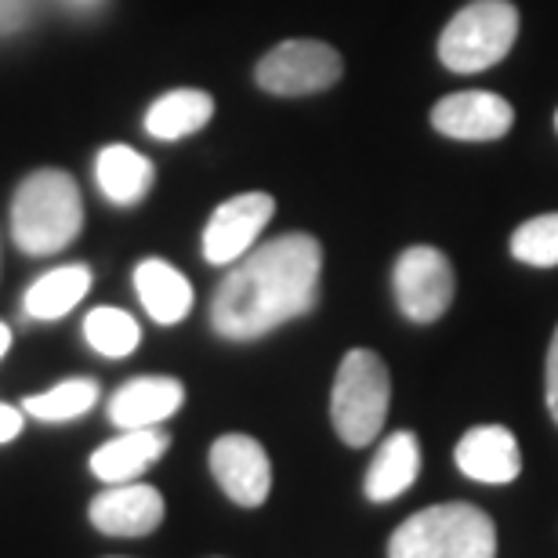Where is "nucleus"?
<instances>
[{"label":"nucleus","mask_w":558,"mask_h":558,"mask_svg":"<svg viewBox=\"0 0 558 558\" xmlns=\"http://www.w3.org/2000/svg\"><path fill=\"white\" fill-rule=\"evenodd\" d=\"M323 247L308 232H287L243 254L210 301V323L229 341H254L308 316L319 301Z\"/></svg>","instance_id":"obj_1"},{"label":"nucleus","mask_w":558,"mask_h":558,"mask_svg":"<svg viewBox=\"0 0 558 558\" xmlns=\"http://www.w3.org/2000/svg\"><path fill=\"white\" fill-rule=\"evenodd\" d=\"M84 226V204L81 189L65 171L44 167L33 171L26 182L19 185L15 199H11V236H15L19 251L44 258V254H59L76 240Z\"/></svg>","instance_id":"obj_2"},{"label":"nucleus","mask_w":558,"mask_h":558,"mask_svg":"<svg viewBox=\"0 0 558 558\" xmlns=\"http://www.w3.org/2000/svg\"><path fill=\"white\" fill-rule=\"evenodd\" d=\"M388 558H497V530L475 505H435L392 533Z\"/></svg>","instance_id":"obj_3"},{"label":"nucleus","mask_w":558,"mask_h":558,"mask_svg":"<svg viewBox=\"0 0 558 558\" xmlns=\"http://www.w3.org/2000/svg\"><path fill=\"white\" fill-rule=\"evenodd\" d=\"M388 399H392V381L385 360L371 349H352L341 360L330 392V421L341 442L371 446L385 428Z\"/></svg>","instance_id":"obj_4"},{"label":"nucleus","mask_w":558,"mask_h":558,"mask_svg":"<svg viewBox=\"0 0 558 558\" xmlns=\"http://www.w3.org/2000/svg\"><path fill=\"white\" fill-rule=\"evenodd\" d=\"M519 37V8L508 0H475L457 11L439 37V59L453 73H483L511 51Z\"/></svg>","instance_id":"obj_5"},{"label":"nucleus","mask_w":558,"mask_h":558,"mask_svg":"<svg viewBox=\"0 0 558 558\" xmlns=\"http://www.w3.org/2000/svg\"><path fill=\"white\" fill-rule=\"evenodd\" d=\"M341 54L323 40H283L258 62V87L279 98L327 92L341 81Z\"/></svg>","instance_id":"obj_6"},{"label":"nucleus","mask_w":558,"mask_h":558,"mask_svg":"<svg viewBox=\"0 0 558 558\" xmlns=\"http://www.w3.org/2000/svg\"><path fill=\"white\" fill-rule=\"evenodd\" d=\"M392 287H396V301L399 312L414 323H435L446 316L453 301V269L450 258L435 247H410L399 254L396 272H392Z\"/></svg>","instance_id":"obj_7"},{"label":"nucleus","mask_w":558,"mask_h":558,"mask_svg":"<svg viewBox=\"0 0 558 558\" xmlns=\"http://www.w3.org/2000/svg\"><path fill=\"white\" fill-rule=\"evenodd\" d=\"M276 199L269 193H240L226 199L204 229V258L210 265H236L254 251L262 229L272 221Z\"/></svg>","instance_id":"obj_8"},{"label":"nucleus","mask_w":558,"mask_h":558,"mask_svg":"<svg viewBox=\"0 0 558 558\" xmlns=\"http://www.w3.org/2000/svg\"><path fill=\"white\" fill-rule=\"evenodd\" d=\"M210 475L226 489V497L240 508H258L265 505L272 489V464L269 453L258 439L251 435H221L210 446Z\"/></svg>","instance_id":"obj_9"},{"label":"nucleus","mask_w":558,"mask_h":558,"mask_svg":"<svg viewBox=\"0 0 558 558\" xmlns=\"http://www.w3.org/2000/svg\"><path fill=\"white\" fill-rule=\"evenodd\" d=\"M511 106L494 92H457L432 109V128L457 142H494L511 131Z\"/></svg>","instance_id":"obj_10"},{"label":"nucleus","mask_w":558,"mask_h":558,"mask_svg":"<svg viewBox=\"0 0 558 558\" xmlns=\"http://www.w3.org/2000/svg\"><path fill=\"white\" fill-rule=\"evenodd\" d=\"M87 515H92V526L106 537H149L163 522V497L156 486L120 483L98 494Z\"/></svg>","instance_id":"obj_11"},{"label":"nucleus","mask_w":558,"mask_h":558,"mask_svg":"<svg viewBox=\"0 0 558 558\" xmlns=\"http://www.w3.org/2000/svg\"><path fill=\"white\" fill-rule=\"evenodd\" d=\"M457 468L486 486H505L515 483L522 472V453L519 442L505 424H478V428L464 432V439L457 442Z\"/></svg>","instance_id":"obj_12"},{"label":"nucleus","mask_w":558,"mask_h":558,"mask_svg":"<svg viewBox=\"0 0 558 558\" xmlns=\"http://www.w3.org/2000/svg\"><path fill=\"white\" fill-rule=\"evenodd\" d=\"M185 403V388L174 377H131L109 399V421L120 432L131 428H160Z\"/></svg>","instance_id":"obj_13"},{"label":"nucleus","mask_w":558,"mask_h":558,"mask_svg":"<svg viewBox=\"0 0 558 558\" xmlns=\"http://www.w3.org/2000/svg\"><path fill=\"white\" fill-rule=\"evenodd\" d=\"M171 446V435L163 428H131L120 439L102 442L92 453V472L109 486L135 483L149 464H156Z\"/></svg>","instance_id":"obj_14"},{"label":"nucleus","mask_w":558,"mask_h":558,"mask_svg":"<svg viewBox=\"0 0 558 558\" xmlns=\"http://www.w3.org/2000/svg\"><path fill=\"white\" fill-rule=\"evenodd\" d=\"M421 475V446L414 432H392L388 439L377 446L371 468H366V497L374 505L396 500L399 494H407Z\"/></svg>","instance_id":"obj_15"},{"label":"nucleus","mask_w":558,"mask_h":558,"mask_svg":"<svg viewBox=\"0 0 558 558\" xmlns=\"http://www.w3.org/2000/svg\"><path fill=\"white\" fill-rule=\"evenodd\" d=\"M135 290H138V301L145 305V312H149L156 323H163V327L182 323L189 312H193V283L163 258L138 262Z\"/></svg>","instance_id":"obj_16"},{"label":"nucleus","mask_w":558,"mask_h":558,"mask_svg":"<svg viewBox=\"0 0 558 558\" xmlns=\"http://www.w3.org/2000/svg\"><path fill=\"white\" fill-rule=\"evenodd\" d=\"M210 117H215V98L199 92V87H178V92H167L149 106L145 131L160 142H178L207 128Z\"/></svg>","instance_id":"obj_17"},{"label":"nucleus","mask_w":558,"mask_h":558,"mask_svg":"<svg viewBox=\"0 0 558 558\" xmlns=\"http://www.w3.org/2000/svg\"><path fill=\"white\" fill-rule=\"evenodd\" d=\"M95 182L109 204L131 207L153 189V160H145L131 145H106L95 160Z\"/></svg>","instance_id":"obj_18"},{"label":"nucleus","mask_w":558,"mask_h":558,"mask_svg":"<svg viewBox=\"0 0 558 558\" xmlns=\"http://www.w3.org/2000/svg\"><path fill=\"white\" fill-rule=\"evenodd\" d=\"M87 290H92V269L87 265H62V269L44 272L26 290L22 305H26V316L33 319H59L81 305Z\"/></svg>","instance_id":"obj_19"},{"label":"nucleus","mask_w":558,"mask_h":558,"mask_svg":"<svg viewBox=\"0 0 558 558\" xmlns=\"http://www.w3.org/2000/svg\"><path fill=\"white\" fill-rule=\"evenodd\" d=\"M84 338H87V344H92L98 355H106V360H124V355H131V352L138 349L142 330H138V323H135L131 312L102 305V308L87 312Z\"/></svg>","instance_id":"obj_20"},{"label":"nucleus","mask_w":558,"mask_h":558,"mask_svg":"<svg viewBox=\"0 0 558 558\" xmlns=\"http://www.w3.org/2000/svg\"><path fill=\"white\" fill-rule=\"evenodd\" d=\"M95 403H98V381H92V377H70V381L54 385L51 392L29 396L22 403V414L37 421H73L87 414Z\"/></svg>","instance_id":"obj_21"},{"label":"nucleus","mask_w":558,"mask_h":558,"mask_svg":"<svg viewBox=\"0 0 558 558\" xmlns=\"http://www.w3.org/2000/svg\"><path fill=\"white\" fill-rule=\"evenodd\" d=\"M511 254L537 269H555L558 265V215L530 218L511 232Z\"/></svg>","instance_id":"obj_22"},{"label":"nucleus","mask_w":558,"mask_h":558,"mask_svg":"<svg viewBox=\"0 0 558 558\" xmlns=\"http://www.w3.org/2000/svg\"><path fill=\"white\" fill-rule=\"evenodd\" d=\"M29 11H33V0H0V37L19 33L26 26Z\"/></svg>","instance_id":"obj_23"},{"label":"nucleus","mask_w":558,"mask_h":558,"mask_svg":"<svg viewBox=\"0 0 558 558\" xmlns=\"http://www.w3.org/2000/svg\"><path fill=\"white\" fill-rule=\"evenodd\" d=\"M22 424H26V414H22V410L8 407V403H0V442L19 439Z\"/></svg>","instance_id":"obj_24"},{"label":"nucleus","mask_w":558,"mask_h":558,"mask_svg":"<svg viewBox=\"0 0 558 558\" xmlns=\"http://www.w3.org/2000/svg\"><path fill=\"white\" fill-rule=\"evenodd\" d=\"M548 410L558 424V330H555L551 349H548Z\"/></svg>","instance_id":"obj_25"},{"label":"nucleus","mask_w":558,"mask_h":558,"mask_svg":"<svg viewBox=\"0 0 558 558\" xmlns=\"http://www.w3.org/2000/svg\"><path fill=\"white\" fill-rule=\"evenodd\" d=\"M62 4L70 8V11H81V15H87V11H98V8H102L106 0H62Z\"/></svg>","instance_id":"obj_26"},{"label":"nucleus","mask_w":558,"mask_h":558,"mask_svg":"<svg viewBox=\"0 0 558 558\" xmlns=\"http://www.w3.org/2000/svg\"><path fill=\"white\" fill-rule=\"evenodd\" d=\"M8 349H11V330L4 327V323H0V360L8 355Z\"/></svg>","instance_id":"obj_27"},{"label":"nucleus","mask_w":558,"mask_h":558,"mask_svg":"<svg viewBox=\"0 0 558 558\" xmlns=\"http://www.w3.org/2000/svg\"><path fill=\"white\" fill-rule=\"evenodd\" d=\"M555 128H558V113H555Z\"/></svg>","instance_id":"obj_28"}]
</instances>
